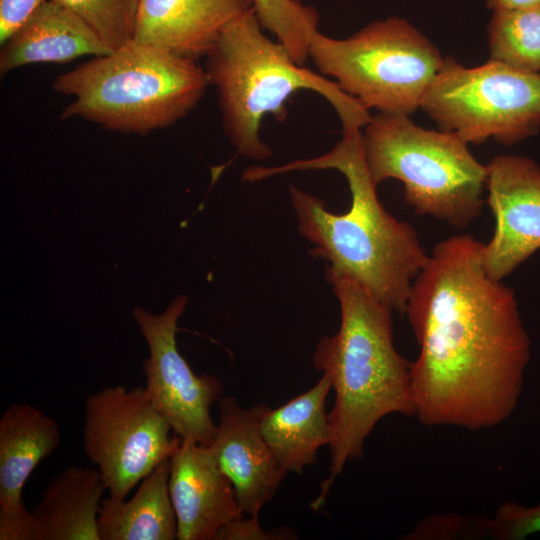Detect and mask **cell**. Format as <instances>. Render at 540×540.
<instances>
[{
  "label": "cell",
  "mask_w": 540,
  "mask_h": 540,
  "mask_svg": "<svg viewBox=\"0 0 540 540\" xmlns=\"http://www.w3.org/2000/svg\"><path fill=\"white\" fill-rule=\"evenodd\" d=\"M540 5V0H486V6L495 11H512Z\"/></svg>",
  "instance_id": "484cf974"
},
{
  "label": "cell",
  "mask_w": 540,
  "mask_h": 540,
  "mask_svg": "<svg viewBox=\"0 0 540 540\" xmlns=\"http://www.w3.org/2000/svg\"><path fill=\"white\" fill-rule=\"evenodd\" d=\"M334 169L346 179L351 205L345 213L326 209L324 200L289 186L298 231L314 247L309 254L326 268L349 277L392 311L405 314L414 280L429 255L416 230L386 211L377 196L362 148V131H344L327 153L279 166H251L244 182H257L292 171Z\"/></svg>",
  "instance_id": "7a4b0ae2"
},
{
  "label": "cell",
  "mask_w": 540,
  "mask_h": 540,
  "mask_svg": "<svg viewBox=\"0 0 540 540\" xmlns=\"http://www.w3.org/2000/svg\"><path fill=\"white\" fill-rule=\"evenodd\" d=\"M168 487L178 540H214L225 524L243 515L211 450L193 440L180 438L170 457Z\"/></svg>",
  "instance_id": "5bb4252c"
},
{
  "label": "cell",
  "mask_w": 540,
  "mask_h": 540,
  "mask_svg": "<svg viewBox=\"0 0 540 540\" xmlns=\"http://www.w3.org/2000/svg\"><path fill=\"white\" fill-rule=\"evenodd\" d=\"M253 0H140L133 39L197 61Z\"/></svg>",
  "instance_id": "9a60e30c"
},
{
  "label": "cell",
  "mask_w": 540,
  "mask_h": 540,
  "mask_svg": "<svg viewBox=\"0 0 540 540\" xmlns=\"http://www.w3.org/2000/svg\"><path fill=\"white\" fill-rule=\"evenodd\" d=\"M81 18L112 50L133 39L140 0H52Z\"/></svg>",
  "instance_id": "7402d4cb"
},
{
  "label": "cell",
  "mask_w": 540,
  "mask_h": 540,
  "mask_svg": "<svg viewBox=\"0 0 540 540\" xmlns=\"http://www.w3.org/2000/svg\"><path fill=\"white\" fill-rule=\"evenodd\" d=\"M47 0H0V42L3 45Z\"/></svg>",
  "instance_id": "d4e9b609"
},
{
  "label": "cell",
  "mask_w": 540,
  "mask_h": 540,
  "mask_svg": "<svg viewBox=\"0 0 540 540\" xmlns=\"http://www.w3.org/2000/svg\"><path fill=\"white\" fill-rule=\"evenodd\" d=\"M287 530L278 529L276 531H265L261 528L258 515H243L236 517L225 524L216 534L214 540H271L287 539L292 536Z\"/></svg>",
  "instance_id": "cb8c5ba5"
},
{
  "label": "cell",
  "mask_w": 540,
  "mask_h": 540,
  "mask_svg": "<svg viewBox=\"0 0 540 540\" xmlns=\"http://www.w3.org/2000/svg\"><path fill=\"white\" fill-rule=\"evenodd\" d=\"M331 386L323 374L309 390L286 404L262 415V435L278 464L287 473L302 474L304 468L317 461V452L331 439L326 399Z\"/></svg>",
  "instance_id": "ac0fdd59"
},
{
  "label": "cell",
  "mask_w": 540,
  "mask_h": 540,
  "mask_svg": "<svg viewBox=\"0 0 540 540\" xmlns=\"http://www.w3.org/2000/svg\"><path fill=\"white\" fill-rule=\"evenodd\" d=\"M487 166V203L495 219L482 247L487 274L502 281L540 249V166L527 157L498 155Z\"/></svg>",
  "instance_id": "8fae6325"
},
{
  "label": "cell",
  "mask_w": 540,
  "mask_h": 540,
  "mask_svg": "<svg viewBox=\"0 0 540 540\" xmlns=\"http://www.w3.org/2000/svg\"><path fill=\"white\" fill-rule=\"evenodd\" d=\"M112 51L77 15L47 0L3 45L2 75L28 64L66 63Z\"/></svg>",
  "instance_id": "2e32d148"
},
{
  "label": "cell",
  "mask_w": 540,
  "mask_h": 540,
  "mask_svg": "<svg viewBox=\"0 0 540 540\" xmlns=\"http://www.w3.org/2000/svg\"><path fill=\"white\" fill-rule=\"evenodd\" d=\"M170 459L160 463L129 499H102L97 531L99 540H174L177 519L168 481Z\"/></svg>",
  "instance_id": "d6986e66"
},
{
  "label": "cell",
  "mask_w": 540,
  "mask_h": 540,
  "mask_svg": "<svg viewBox=\"0 0 540 540\" xmlns=\"http://www.w3.org/2000/svg\"><path fill=\"white\" fill-rule=\"evenodd\" d=\"M309 59L368 110L410 116L441 69L439 50L408 21H374L345 39L315 32Z\"/></svg>",
  "instance_id": "52a82bcc"
},
{
  "label": "cell",
  "mask_w": 540,
  "mask_h": 540,
  "mask_svg": "<svg viewBox=\"0 0 540 540\" xmlns=\"http://www.w3.org/2000/svg\"><path fill=\"white\" fill-rule=\"evenodd\" d=\"M340 307V326L323 336L312 357L335 391L327 413L331 439L329 476L311 503L324 505L336 477L348 461L363 455L365 440L390 414L414 416L411 362L395 348L392 310L353 279L326 268Z\"/></svg>",
  "instance_id": "3957f363"
},
{
  "label": "cell",
  "mask_w": 540,
  "mask_h": 540,
  "mask_svg": "<svg viewBox=\"0 0 540 540\" xmlns=\"http://www.w3.org/2000/svg\"><path fill=\"white\" fill-rule=\"evenodd\" d=\"M171 431L144 386H109L85 400L83 450L111 497L126 498L160 463L170 459L180 442Z\"/></svg>",
  "instance_id": "9c48e42d"
},
{
  "label": "cell",
  "mask_w": 540,
  "mask_h": 540,
  "mask_svg": "<svg viewBox=\"0 0 540 540\" xmlns=\"http://www.w3.org/2000/svg\"><path fill=\"white\" fill-rule=\"evenodd\" d=\"M362 148L373 182H402L405 200L417 214L457 229L481 214L487 166L456 134L424 129L409 116L379 112L364 127Z\"/></svg>",
  "instance_id": "8992f818"
},
{
  "label": "cell",
  "mask_w": 540,
  "mask_h": 540,
  "mask_svg": "<svg viewBox=\"0 0 540 540\" xmlns=\"http://www.w3.org/2000/svg\"><path fill=\"white\" fill-rule=\"evenodd\" d=\"M487 34L490 59L540 73V5L493 12Z\"/></svg>",
  "instance_id": "ffe728a7"
},
{
  "label": "cell",
  "mask_w": 540,
  "mask_h": 540,
  "mask_svg": "<svg viewBox=\"0 0 540 540\" xmlns=\"http://www.w3.org/2000/svg\"><path fill=\"white\" fill-rule=\"evenodd\" d=\"M254 10L264 30L282 43L296 63L309 60L311 37L318 31V13L298 0H253Z\"/></svg>",
  "instance_id": "44dd1931"
},
{
  "label": "cell",
  "mask_w": 540,
  "mask_h": 540,
  "mask_svg": "<svg viewBox=\"0 0 540 540\" xmlns=\"http://www.w3.org/2000/svg\"><path fill=\"white\" fill-rule=\"evenodd\" d=\"M482 247L469 234L441 240L411 289L414 416L426 426L492 428L520 400L531 341L513 289L485 271Z\"/></svg>",
  "instance_id": "6da1fadb"
},
{
  "label": "cell",
  "mask_w": 540,
  "mask_h": 540,
  "mask_svg": "<svg viewBox=\"0 0 540 540\" xmlns=\"http://www.w3.org/2000/svg\"><path fill=\"white\" fill-rule=\"evenodd\" d=\"M209 85L197 61L131 39L58 75L52 89L73 98L61 120L80 118L111 131L146 134L186 117Z\"/></svg>",
  "instance_id": "5b68a950"
},
{
  "label": "cell",
  "mask_w": 540,
  "mask_h": 540,
  "mask_svg": "<svg viewBox=\"0 0 540 540\" xmlns=\"http://www.w3.org/2000/svg\"><path fill=\"white\" fill-rule=\"evenodd\" d=\"M420 108L467 144L513 145L540 128V73L490 59L468 68L447 57Z\"/></svg>",
  "instance_id": "ba28073f"
},
{
  "label": "cell",
  "mask_w": 540,
  "mask_h": 540,
  "mask_svg": "<svg viewBox=\"0 0 540 540\" xmlns=\"http://www.w3.org/2000/svg\"><path fill=\"white\" fill-rule=\"evenodd\" d=\"M187 303L181 294L161 314L141 307L132 314L149 348L142 366L148 398L173 434L210 446L217 429L210 408L223 397L224 386L214 375L195 374L177 349V323Z\"/></svg>",
  "instance_id": "30bf717a"
},
{
  "label": "cell",
  "mask_w": 540,
  "mask_h": 540,
  "mask_svg": "<svg viewBox=\"0 0 540 540\" xmlns=\"http://www.w3.org/2000/svg\"><path fill=\"white\" fill-rule=\"evenodd\" d=\"M61 442L57 422L28 403L9 405L0 418V540H34L22 490L39 463Z\"/></svg>",
  "instance_id": "4fadbf2b"
},
{
  "label": "cell",
  "mask_w": 540,
  "mask_h": 540,
  "mask_svg": "<svg viewBox=\"0 0 540 540\" xmlns=\"http://www.w3.org/2000/svg\"><path fill=\"white\" fill-rule=\"evenodd\" d=\"M106 485L97 469L71 465L54 475L30 509L34 540H99Z\"/></svg>",
  "instance_id": "e0dca14e"
},
{
  "label": "cell",
  "mask_w": 540,
  "mask_h": 540,
  "mask_svg": "<svg viewBox=\"0 0 540 540\" xmlns=\"http://www.w3.org/2000/svg\"><path fill=\"white\" fill-rule=\"evenodd\" d=\"M205 71L218 91L224 132L237 153L262 161L272 150L260 137L262 119L287 117L286 102L300 90L321 95L342 131L364 128L369 110L328 77L299 65L287 48L264 33L254 8L232 21L207 54Z\"/></svg>",
  "instance_id": "277c9868"
},
{
  "label": "cell",
  "mask_w": 540,
  "mask_h": 540,
  "mask_svg": "<svg viewBox=\"0 0 540 540\" xmlns=\"http://www.w3.org/2000/svg\"><path fill=\"white\" fill-rule=\"evenodd\" d=\"M486 526L498 539L522 540L540 532V504L524 506L506 502L498 508Z\"/></svg>",
  "instance_id": "603a6c76"
},
{
  "label": "cell",
  "mask_w": 540,
  "mask_h": 540,
  "mask_svg": "<svg viewBox=\"0 0 540 540\" xmlns=\"http://www.w3.org/2000/svg\"><path fill=\"white\" fill-rule=\"evenodd\" d=\"M266 405L244 408L233 396L218 401L217 429L209 449L233 484L240 512L259 515L287 472L266 443L260 427Z\"/></svg>",
  "instance_id": "7c38bea8"
}]
</instances>
